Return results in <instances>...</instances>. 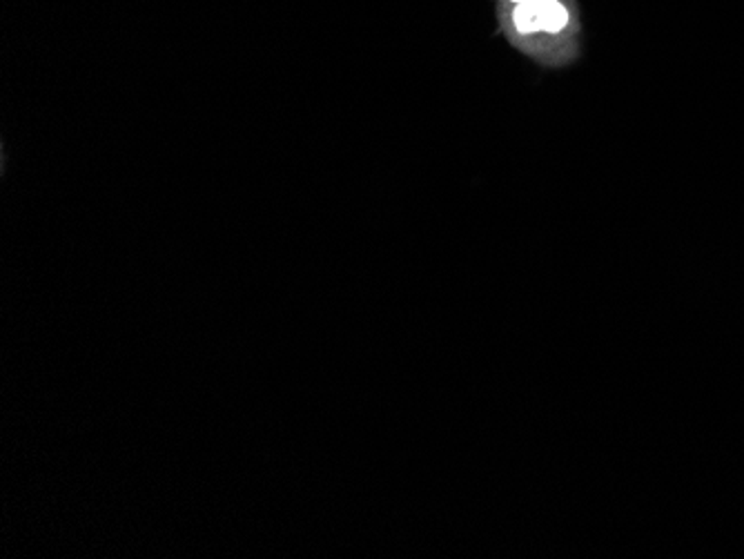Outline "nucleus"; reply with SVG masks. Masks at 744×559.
<instances>
[{"mask_svg": "<svg viewBox=\"0 0 744 559\" xmlns=\"http://www.w3.org/2000/svg\"><path fill=\"white\" fill-rule=\"evenodd\" d=\"M566 9L561 7L558 0H540V32H549V34H558L566 27Z\"/></svg>", "mask_w": 744, "mask_h": 559, "instance_id": "obj_1", "label": "nucleus"}, {"mask_svg": "<svg viewBox=\"0 0 744 559\" xmlns=\"http://www.w3.org/2000/svg\"><path fill=\"white\" fill-rule=\"evenodd\" d=\"M513 21L519 34H535V32H540V0L517 3Z\"/></svg>", "mask_w": 744, "mask_h": 559, "instance_id": "obj_2", "label": "nucleus"}, {"mask_svg": "<svg viewBox=\"0 0 744 559\" xmlns=\"http://www.w3.org/2000/svg\"><path fill=\"white\" fill-rule=\"evenodd\" d=\"M513 3H531V0H513Z\"/></svg>", "mask_w": 744, "mask_h": 559, "instance_id": "obj_3", "label": "nucleus"}]
</instances>
